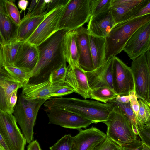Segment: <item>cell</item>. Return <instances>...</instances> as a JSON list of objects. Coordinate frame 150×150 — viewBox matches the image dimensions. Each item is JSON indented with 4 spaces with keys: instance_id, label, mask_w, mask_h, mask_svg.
Wrapping results in <instances>:
<instances>
[{
    "instance_id": "1",
    "label": "cell",
    "mask_w": 150,
    "mask_h": 150,
    "mask_svg": "<svg viewBox=\"0 0 150 150\" xmlns=\"http://www.w3.org/2000/svg\"><path fill=\"white\" fill-rule=\"evenodd\" d=\"M68 31L59 30L37 46L39 52L38 60L31 71L28 83L38 84L48 81L51 73L66 61L63 40Z\"/></svg>"
},
{
    "instance_id": "2",
    "label": "cell",
    "mask_w": 150,
    "mask_h": 150,
    "mask_svg": "<svg viewBox=\"0 0 150 150\" xmlns=\"http://www.w3.org/2000/svg\"><path fill=\"white\" fill-rule=\"evenodd\" d=\"M149 22L150 14L116 24L104 38V62L110 58L116 56L123 50L126 43L134 32L142 25Z\"/></svg>"
},
{
    "instance_id": "3",
    "label": "cell",
    "mask_w": 150,
    "mask_h": 150,
    "mask_svg": "<svg viewBox=\"0 0 150 150\" xmlns=\"http://www.w3.org/2000/svg\"><path fill=\"white\" fill-rule=\"evenodd\" d=\"M48 100H27L21 93L19 96L13 114L28 144L33 141V128L39 110Z\"/></svg>"
},
{
    "instance_id": "4",
    "label": "cell",
    "mask_w": 150,
    "mask_h": 150,
    "mask_svg": "<svg viewBox=\"0 0 150 150\" xmlns=\"http://www.w3.org/2000/svg\"><path fill=\"white\" fill-rule=\"evenodd\" d=\"M103 123L107 126V137L121 147L137 139L127 117L118 106L114 105Z\"/></svg>"
},
{
    "instance_id": "5",
    "label": "cell",
    "mask_w": 150,
    "mask_h": 150,
    "mask_svg": "<svg viewBox=\"0 0 150 150\" xmlns=\"http://www.w3.org/2000/svg\"><path fill=\"white\" fill-rule=\"evenodd\" d=\"M91 0H70L59 23V30H75L88 22Z\"/></svg>"
},
{
    "instance_id": "6",
    "label": "cell",
    "mask_w": 150,
    "mask_h": 150,
    "mask_svg": "<svg viewBox=\"0 0 150 150\" xmlns=\"http://www.w3.org/2000/svg\"><path fill=\"white\" fill-rule=\"evenodd\" d=\"M130 68L137 98L150 103V50L132 60Z\"/></svg>"
},
{
    "instance_id": "7",
    "label": "cell",
    "mask_w": 150,
    "mask_h": 150,
    "mask_svg": "<svg viewBox=\"0 0 150 150\" xmlns=\"http://www.w3.org/2000/svg\"><path fill=\"white\" fill-rule=\"evenodd\" d=\"M0 134L9 150H25L26 141L14 115L0 109Z\"/></svg>"
},
{
    "instance_id": "8",
    "label": "cell",
    "mask_w": 150,
    "mask_h": 150,
    "mask_svg": "<svg viewBox=\"0 0 150 150\" xmlns=\"http://www.w3.org/2000/svg\"><path fill=\"white\" fill-rule=\"evenodd\" d=\"M70 0L50 11L26 41L37 46L59 30V21Z\"/></svg>"
},
{
    "instance_id": "9",
    "label": "cell",
    "mask_w": 150,
    "mask_h": 150,
    "mask_svg": "<svg viewBox=\"0 0 150 150\" xmlns=\"http://www.w3.org/2000/svg\"><path fill=\"white\" fill-rule=\"evenodd\" d=\"M112 78L113 90L118 95H128L134 91V79L130 67L116 56L113 60Z\"/></svg>"
},
{
    "instance_id": "10",
    "label": "cell",
    "mask_w": 150,
    "mask_h": 150,
    "mask_svg": "<svg viewBox=\"0 0 150 150\" xmlns=\"http://www.w3.org/2000/svg\"><path fill=\"white\" fill-rule=\"evenodd\" d=\"M45 111L49 118L48 123L65 128L80 130L86 129L94 122L81 116L66 110L57 108H45Z\"/></svg>"
},
{
    "instance_id": "11",
    "label": "cell",
    "mask_w": 150,
    "mask_h": 150,
    "mask_svg": "<svg viewBox=\"0 0 150 150\" xmlns=\"http://www.w3.org/2000/svg\"><path fill=\"white\" fill-rule=\"evenodd\" d=\"M150 50V22L137 29L125 44L123 50L133 60Z\"/></svg>"
},
{
    "instance_id": "12",
    "label": "cell",
    "mask_w": 150,
    "mask_h": 150,
    "mask_svg": "<svg viewBox=\"0 0 150 150\" xmlns=\"http://www.w3.org/2000/svg\"><path fill=\"white\" fill-rule=\"evenodd\" d=\"M79 131L73 137L71 150H92L107 137L104 132L93 126Z\"/></svg>"
},
{
    "instance_id": "13",
    "label": "cell",
    "mask_w": 150,
    "mask_h": 150,
    "mask_svg": "<svg viewBox=\"0 0 150 150\" xmlns=\"http://www.w3.org/2000/svg\"><path fill=\"white\" fill-rule=\"evenodd\" d=\"M23 86L3 67L0 71V109L9 114H13L14 110L10 105L11 98L15 91Z\"/></svg>"
},
{
    "instance_id": "14",
    "label": "cell",
    "mask_w": 150,
    "mask_h": 150,
    "mask_svg": "<svg viewBox=\"0 0 150 150\" xmlns=\"http://www.w3.org/2000/svg\"><path fill=\"white\" fill-rule=\"evenodd\" d=\"M114 57L110 58L101 66L92 71H84L91 90L104 86L113 89L112 71Z\"/></svg>"
},
{
    "instance_id": "15",
    "label": "cell",
    "mask_w": 150,
    "mask_h": 150,
    "mask_svg": "<svg viewBox=\"0 0 150 150\" xmlns=\"http://www.w3.org/2000/svg\"><path fill=\"white\" fill-rule=\"evenodd\" d=\"M79 49V66L85 71L94 69L91 54L89 42V33L87 29L82 26L75 30Z\"/></svg>"
},
{
    "instance_id": "16",
    "label": "cell",
    "mask_w": 150,
    "mask_h": 150,
    "mask_svg": "<svg viewBox=\"0 0 150 150\" xmlns=\"http://www.w3.org/2000/svg\"><path fill=\"white\" fill-rule=\"evenodd\" d=\"M65 82L85 99L90 98L91 89L87 77L84 71L79 66L71 68L68 65Z\"/></svg>"
},
{
    "instance_id": "17",
    "label": "cell",
    "mask_w": 150,
    "mask_h": 150,
    "mask_svg": "<svg viewBox=\"0 0 150 150\" xmlns=\"http://www.w3.org/2000/svg\"><path fill=\"white\" fill-rule=\"evenodd\" d=\"M115 25L110 8L91 16L87 29L90 35L105 38Z\"/></svg>"
},
{
    "instance_id": "18",
    "label": "cell",
    "mask_w": 150,
    "mask_h": 150,
    "mask_svg": "<svg viewBox=\"0 0 150 150\" xmlns=\"http://www.w3.org/2000/svg\"><path fill=\"white\" fill-rule=\"evenodd\" d=\"M39 56L37 46L26 41L23 42L18 51L13 65L32 71L38 62Z\"/></svg>"
},
{
    "instance_id": "19",
    "label": "cell",
    "mask_w": 150,
    "mask_h": 150,
    "mask_svg": "<svg viewBox=\"0 0 150 150\" xmlns=\"http://www.w3.org/2000/svg\"><path fill=\"white\" fill-rule=\"evenodd\" d=\"M63 48L66 62L71 68L79 66V52L75 30L68 31L63 40Z\"/></svg>"
},
{
    "instance_id": "20",
    "label": "cell",
    "mask_w": 150,
    "mask_h": 150,
    "mask_svg": "<svg viewBox=\"0 0 150 150\" xmlns=\"http://www.w3.org/2000/svg\"><path fill=\"white\" fill-rule=\"evenodd\" d=\"M50 12L42 15L30 17L21 20L18 26L15 41L22 42L26 41Z\"/></svg>"
},
{
    "instance_id": "21",
    "label": "cell",
    "mask_w": 150,
    "mask_h": 150,
    "mask_svg": "<svg viewBox=\"0 0 150 150\" xmlns=\"http://www.w3.org/2000/svg\"><path fill=\"white\" fill-rule=\"evenodd\" d=\"M49 80L36 84L27 83L22 88L21 94L27 100L50 98L52 97Z\"/></svg>"
},
{
    "instance_id": "22",
    "label": "cell",
    "mask_w": 150,
    "mask_h": 150,
    "mask_svg": "<svg viewBox=\"0 0 150 150\" xmlns=\"http://www.w3.org/2000/svg\"><path fill=\"white\" fill-rule=\"evenodd\" d=\"M91 54L94 69L102 65L105 53V38L89 35Z\"/></svg>"
},
{
    "instance_id": "23",
    "label": "cell",
    "mask_w": 150,
    "mask_h": 150,
    "mask_svg": "<svg viewBox=\"0 0 150 150\" xmlns=\"http://www.w3.org/2000/svg\"><path fill=\"white\" fill-rule=\"evenodd\" d=\"M150 0H143L134 8L118 5H111V13L115 25L121 22L132 19L133 16Z\"/></svg>"
},
{
    "instance_id": "24",
    "label": "cell",
    "mask_w": 150,
    "mask_h": 150,
    "mask_svg": "<svg viewBox=\"0 0 150 150\" xmlns=\"http://www.w3.org/2000/svg\"><path fill=\"white\" fill-rule=\"evenodd\" d=\"M18 26L7 15L0 12V33L4 44L15 42Z\"/></svg>"
},
{
    "instance_id": "25",
    "label": "cell",
    "mask_w": 150,
    "mask_h": 150,
    "mask_svg": "<svg viewBox=\"0 0 150 150\" xmlns=\"http://www.w3.org/2000/svg\"><path fill=\"white\" fill-rule=\"evenodd\" d=\"M110 102L113 105L118 106L121 109L127 117L134 132L137 136L139 135L140 131L145 125H142L139 122L131 108L130 102L123 104L116 101L115 99Z\"/></svg>"
},
{
    "instance_id": "26",
    "label": "cell",
    "mask_w": 150,
    "mask_h": 150,
    "mask_svg": "<svg viewBox=\"0 0 150 150\" xmlns=\"http://www.w3.org/2000/svg\"><path fill=\"white\" fill-rule=\"evenodd\" d=\"M22 42L15 41L1 45L3 68L6 66L13 65L18 51Z\"/></svg>"
},
{
    "instance_id": "27",
    "label": "cell",
    "mask_w": 150,
    "mask_h": 150,
    "mask_svg": "<svg viewBox=\"0 0 150 150\" xmlns=\"http://www.w3.org/2000/svg\"><path fill=\"white\" fill-rule=\"evenodd\" d=\"M90 95L91 99L104 103H107L112 101L115 99L118 96L113 89L106 86L91 90Z\"/></svg>"
},
{
    "instance_id": "28",
    "label": "cell",
    "mask_w": 150,
    "mask_h": 150,
    "mask_svg": "<svg viewBox=\"0 0 150 150\" xmlns=\"http://www.w3.org/2000/svg\"><path fill=\"white\" fill-rule=\"evenodd\" d=\"M3 68L11 76L21 82L24 86L28 83L31 76V71L27 69L14 65L6 66Z\"/></svg>"
},
{
    "instance_id": "29",
    "label": "cell",
    "mask_w": 150,
    "mask_h": 150,
    "mask_svg": "<svg viewBox=\"0 0 150 150\" xmlns=\"http://www.w3.org/2000/svg\"><path fill=\"white\" fill-rule=\"evenodd\" d=\"M139 109L137 118L143 125L150 124V103L138 98Z\"/></svg>"
},
{
    "instance_id": "30",
    "label": "cell",
    "mask_w": 150,
    "mask_h": 150,
    "mask_svg": "<svg viewBox=\"0 0 150 150\" xmlns=\"http://www.w3.org/2000/svg\"><path fill=\"white\" fill-rule=\"evenodd\" d=\"M50 90L52 97H61L74 92L73 88L65 82L51 85Z\"/></svg>"
},
{
    "instance_id": "31",
    "label": "cell",
    "mask_w": 150,
    "mask_h": 150,
    "mask_svg": "<svg viewBox=\"0 0 150 150\" xmlns=\"http://www.w3.org/2000/svg\"><path fill=\"white\" fill-rule=\"evenodd\" d=\"M112 0H91V16L106 11L110 8Z\"/></svg>"
},
{
    "instance_id": "32",
    "label": "cell",
    "mask_w": 150,
    "mask_h": 150,
    "mask_svg": "<svg viewBox=\"0 0 150 150\" xmlns=\"http://www.w3.org/2000/svg\"><path fill=\"white\" fill-rule=\"evenodd\" d=\"M67 69V66L65 61L59 67L53 71L49 79L51 85L58 82H65Z\"/></svg>"
},
{
    "instance_id": "33",
    "label": "cell",
    "mask_w": 150,
    "mask_h": 150,
    "mask_svg": "<svg viewBox=\"0 0 150 150\" xmlns=\"http://www.w3.org/2000/svg\"><path fill=\"white\" fill-rule=\"evenodd\" d=\"M7 15L17 25H18L21 20L20 12L13 0H4Z\"/></svg>"
},
{
    "instance_id": "34",
    "label": "cell",
    "mask_w": 150,
    "mask_h": 150,
    "mask_svg": "<svg viewBox=\"0 0 150 150\" xmlns=\"http://www.w3.org/2000/svg\"><path fill=\"white\" fill-rule=\"evenodd\" d=\"M73 137L70 134L65 135L59 140L53 146L50 147V150H71Z\"/></svg>"
},
{
    "instance_id": "35",
    "label": "cell",
    "mask_w": 150,
    "mask_h": 150,
    "mask_svg": "<svg viewBox=\"0 0 150 150\" xmlns=\"http://www.w3.org/2000/svg\"><path fill=\"white\" fill-rule=\"evenodd\" d=\"M92 150H122L120 146L107 137L105 140Z\"/></svg>"
},
{
    "instance_id": "36",
    "label": "cell",
    "mask_w": 150,
    "mask_h": 150,
    "mask_svg": "<svg viewBox=\"0 0 150 150\" xmlns=\"http://www.w3.org/2000/svg\"><path fill=\"white\" fill-rule=\"evenodd\" d=\"M122 148V150H150V147L142 143L139 139L125 145Z\"/></svg>"
},
{
    "instance_id": "37",
    "label": "cell",
    "mask_w": 150,
    "mask_h": 150,
    "mask_svg": "<svg viewBox=\"0 0 150 150\" xmlns=\"http://www.w3.org/2000/svg\"><path fill=\"white\" fill-rule=\"evenodd\" d=\"M48 2V0H38L33 11L27 18L41 15L47 13L46 11Z\"/></svg>"
},
{
    "instance_id": "38",
    "label": "cell",
    "mask_w": 150,
    "mask_h": 150,
    "mask_svg": "<svg viewBox=\"0 0 150 150\" xmlns=\"http://www.w3.org/2000/svg\"><path fill=\"white\" fill-rule=\"evenodd\" d=\"M143 0H112L111 5H119L134 8Z\"/></svg>"
},
{
    "instance_id": "39",
    "label": "cell",
    "mask_w": 150,
    "mask_h": 150,
    "mask_svg": "<svg viewBox=\"0 0 150 150\" xmlns=\"http://www.w3.org/2000/svg\"><path fill=\"white\" fill-rule=\"evenodd\" d=\"M139 136L142 143L150 147V124L145 125L140 131Z\"/></svg>"
},
{
    "instance_id": "40",
    "label": "cell",
    "mask_w": 150,
    "mask_h": 150,
    "mask_svg": "<svg viewBox=\"0 0 150 150\" xmlns=\"http://www.w3.org/2000/svg\"><path fill=\"white\" fill-rule=\"evenodd\" d=\"M70 0H48L47 5V13L62 5L68 3Z\"/></svg>"
},
{
    "instance_id": "41",
    "label": "cell",
    "mask_w": 150,
    "mask_h": 150,
    "mask_svg": "<svg viewBox=\"0 0 150 150\" xmlns=\"http://www.w3.org/2000/svg\"><path fill=\"white\" fill-rule=\"evenodd\" d=\"M130 96V101L131 107L133 111L137 117L139 109V104L134 91L131 92L129 94Z\"/></svg>"
},
{
    "instance_id": "42",
    "label": "cell",
    "mask_w": 150,
    "mask_h": 150,
    "mask_svg": "<svg viewBox=\"0 0 150 150\" xmlns=\"http://www.w3.org/2000/svg\"><path fill=\"white\" fill-rule=\"evenodd\" d=\"M149 14H150V0L132 18Z\"/></svg>"
},
{
    "instance_id": "43",
    "label": "cell",
    "mask_w": 150,
    "mask_h": 150,
    "mask_svg": "<svg viewBox=\"0 0 150 150\" xmlns=\"http://www.w3.org/2000/svg\"><path fill=\"white\" fill-rule=\"evenodd\" d=\"M115 100L116 101L119 103L126 104L130 102V95L122 96L118 95Z\"/></svg>"
},
{
    "instance_id": "44",
    "label": "cell",
    "mask_w": 150,
    "mask_h": 150,
    "mask_svg": "<svg viewBox=\"0 0 150 150\" xmlns=\"http://www.w3.org/2000/svg\"><path fill=\"white\" fill-rule=\"evenodd\" d=\"M27 150H42L39 143L37 140L30 142L27 147Z\"/></svg>"
},
{
    "instance_id": "45",
    "label": "cell",
    "mask_w": 150,
    "mask_h": 150,
    "mask_svg": "<svg viewBox=\"0 0 150 150\" xmlns=\"http://www.w3.org/2000/svg\"><path fill=\"white\" fill-rule=\"evenodd\" d=\"M17 91H16L13 93L10 99V105L13 110L18 100Z\"/></svg>"
},
{
    "instance_id": "46",
    "label": "cell",
    "mask_w": 150,
    "mask_h": 150,
    "mask_svg": "<svg viewBox=\"0 0 150 150\" xmlns=\"http://www.w3.org/2000/svg\"><path fill=\"white\" fill-rule=\"evenodd\" d=\"M38 0H32L31 1L30 5L27 13L26 15L22 18L25 19L27 18L34 9L35 6L38 1Z\"/></svg>"
},
{
    "instance_id": "47",
    "label": "cell",
    "mask_w": 150,
    "mask_h": 150,
    "mask_svg": "<svg viewBox=\"0 0 150 150\" xmlns=\"http://www.w3.org/2000/svg\"><path fill=\"white\" fill-rule=\"evenodd\" d=\"M29 1L25 0H20L18 1V7L22 10L25 11L28 4Z\"/></svg>"
},
{
    "instance_id": "48",
    "label": "cell",
    "mask_w": 150,
    "mask_h": 150,
    "mask_svg": "<svg viewBox=\"0 0 150 150\" xmlns=\"http://www.w3.org/2000/svg\"><path fill=\"white\" fill-rule=\"evenodd\" d=\"M0 148L3 150H9L3 138L0 134Z\"/></svg>"
},
{
    "instance_id": "49",
    "label": "cell",
    "mask_w": 150,
    "mask_h": 150,
    "mask_svg": "<svg viewBox=\"0 0 150 150\" xmlns=\"http://www.w3.org/2000/svg\"><path fill=\"white\" fill-rule=\"evenodd\" d=\"M0 12L7 15L5 8L4 0H0Z\"/></svg>"
},
{
    "instance_id": "50",
    "label": "cell",
    "mask_w": 150,
    "mask_h": 150,
    "mask_svg": "<svg viewBox=\"0 0 150 150\" xmlns=\"http://www.w3.org/2000/svg\"><path fill=\"white\" fill-rule=\"evenodd\" d=\"M1 45L0 44V71L3 68L2 66Z\"/></svg>"
},
{
    "instance_id": "51",
    "label": "cell",
    "mask_w": 150,
    "mask_h": 150,
    "mask_svg": "<svg viewBox=\"0 0 150 150\" xmlns=\"http://www.w3.org/2000/svg\"><path fill=\"white\" fill-rule=\"evenodd\" d=\"M0 44L1 45L4 44V40L0 34Z\"/></svg>"
},
{
    "instance_id": "52",
    "label": "cell",
    "mask_w": 150,
    "mask_h": 150,
    "mask_svg": "<svg viewBox=\"0 0 150 150\" xmlns=\"http://www.w3.org/2000/svg\"><path fill=\"white\" fill-rule=\"evenodd\" d=\"M0 150H3L2 149L0 148Z\"/></svg>"
}]
</instances>
